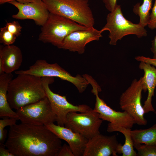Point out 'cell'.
<instances>
[{"mask_svg":"<svg viewBox=\"0 0 156 156\" xmlns=\"http://www.w3.org/2000/svg\"><path fill=\"white\" fill-rule=\"evenodd\" d=\"M18 10L12 17L18 20H32L36 24L42 26L47 21L49 12L42 0H35L31 2L23 3L16 1L9 3Z\"/></svg>","mask_w":156,"mask_h":156,"instance_id":"12","label":"cell"},{"mask_svg":"<svg viewBox=\"0 0 156 156\" xmlns=\"http://www.w3.org/2000/svg\"><path fill=\"white\" fill-rule=\"evenodd\" d=\"M153 0H143L141 5L139 3L133 6V11L140 18L138 23L144 27L147 26L150 15V11L152 8Z\"/></svg>","mask_w":156,"mask_h":156,"instance_id":"21","label":"cell"},{"mask_svg":"<svg viewBox=\"0 0 156 156\" xmlns=\"http://www.w3.org/2000/svg\"><path fill=\"white\" fill-rule=\"evenodd\" d=\"M5 144H0V156H15L9 150L5 148Z\"/></svg>","mask_w":156,"mask_h":156,"instance_id":"30","label":"cell"},{"mask_svg":"<svg viewBox=\"0 0 156 156\" xmlns=\"http://www.w3.org/2000/svg\"><path fill=\"white\" fill-rule=\"evenodd\" d=\"M0 120V143L3 144L6 137L7 131L5 129L7 126L10 127L16 124L17 120L14 118L4 117Z\"/></svg>","mask_w":156,"mask_h":156,"instance_id":"23","label":"cell"},{"mask_svg":"<svg viewBox=\"0 0 156 156\" xmlns=\"http://www.w3.org/2000/svg\"><path fill=\"white\" fill-rule=\"evenodd\" d=\"M139 67L144 72L141 81L143 91L144 92L148 91L147 98L143 106L145 114L150 112H155L152 99L154 96L156 86V68L154 66L143 62H140Z\"/></svg>","mask_w":156,"mask_h":156,"instance_id":"16","label":"cell"},{"mask_svg":"<svg viewBox=\"0 0 156 156\" xmlns=\"http://www.w3.org/2000/svg\"><path fill=\"white\" fill-rule=\"evenodd\" d=\"M10 82L8 99L11 108L17 110L45 98L41 77L28 74H18Z\"/></svg>","mask_w":156,"mask_h":156,"instance_id":"2","label":"cell"},{"mask_svg":"<svg viewBox=\"0 0 156 156\" xmlns=\"http://www.w3.org/2000/svg\"><path fill=\"white\" fill-rule=\"evenodd\" d=\"M21 123L46 126L56 121V115L47 97L16 110Z\"/></svg>","mask_w":156,"mask_h":156,"instance_id":"8","label":"cell"},{"mask_svg":"<svg viewBox=\"0 0 156 156\" xmlns=\"http://www.w3.org/2000/svg\"><path fill=\"white\" fill-rule=\"evenodd\" d=\"M110 12L106 17V24L101 29L103 32L106 30L109 31L110 44L116 45L118 40L129 35H135L138 38L147 35L145 27L139 23H134L125 18L120 5H117Z\"/></svg>","mask_w":156,"mask_h":156,"instance_id":"5","label":"cell"},{"mask_svg":"<svg viewBox=\"0 0 156 156\" xmlns=\"http://www.w3.org/2000/svg\"><path fill=\"white\" fill-rule=\"evenodd\" d=\"M106 9L109 12L112 11L117 5V0H102Z\"/></svg>","mask_w":156,"mask_h":156,"instance_id":"29","label":"cell"},{"mask_svg":"<svg viewBox=\"0 0 156 156\" xmlns=\"http://www.w3.org/2000/svg\"><path fill=\"white\" fill-rule=\"evenodd\" d=\"M103 32L101 29L99 30L94 27L74 31L65 38L61 49L82 54L85 52L86 44L91 42L99 40L102 37Z\"/></svg>","mask_w":156,"mask_h":156,"instance_id":"14","label":"cell"},{"mask_svg":"<svg viewBox=\"0 0 156 156\" xmlns=\"http://www.w3.org/2000/svg\"><path fill=\"white\" fill-rule=\"evenodd\" d=\"M102 121L99 114L91 109L86 112L68 113L64 126L89 140L100 133L99 130Z\"/></svg>","mask_w":156,"mask_h":156,"instance_id":"9","label":"cell"},{"mask_svg":"<svg viewBox=\"0 0 156 156\" xmlns=\"http://www.w3.org/2000/svg\"><path fill=\"white\" fill-rule=\"evenodd\" d=\"M131 129L112 125L109 123L107 131L111 133L118 131L122 133L125 138L124 144L119 143L117 148V153L122 154V156H136L137 154L134 149V143L131 134Z\"/></svg>","mask_w":156,"mask_h":156,"instance_id":"19","label":"cell"},{"mask_svg":"<svg viewBox=\"0 0 156 156\" xmlns=\"http://www.w3.org/2000/svg\"><path fill=\"white\" fill-rule=\"evenodd\" d=\"M16 37L9 31L5 27L1 28L0 42L4 46L12 44L15 42Z\"/></svg>","mask_w":156,"mask_h":156,"instance_id":"24","label":"cell"},{"mask_svg":"<svg viewBox=\"0 0 156 156\" xmlns=\"http://www.w3.org/2000/svg\"><path fill=\"white\" fill-rule=\"evenodd\" d=\"M92 88L91 92L96 96L93 110L99 114L100 118L112 125L131 129L135 124L133 118L126 112L116 111L107 105L99 96V93L101 91V87L95 85Z\"/></svg>","mask_w":156,"mask_h":156,"instance_id":"11","label":"cell"},{"mask_svg":"<svg viewBox=\"0 0 156 156\" xmlns=\"http://www.w3.org/2000/svg\"><path fill=\"white\" fill-rule=\"evenodd\" d=\"M151 49L153 54V58L156 59V35L152 41Z\"/></svg>","mask_w":156,"mask_h":156,"instance_id":"31","label":"cell"},{"mask_svg":"<svg viewBox=\"0 0 156 156\" xmlns=\"http://www.w3.org/2000/svg\"><path fill=\"white\" fill-rule=\"evenodd\" d=\"M15 73L17 75L28 74L39 77H58L72 83L80 93L83 92L89 84L83 76L78 75L73 76L57 63L49 64L44 60H37L28 69L16 71Z\"/></svg>","mask_w":156,"mask_h":156,"instance_id":"6","label":"cell"},{"mask_svg":"<svg viewBox=\"0 0 156 156\" xmlns=\"http://www.w3.org/2000/svg\"><path fill=\"white\" fill-rule=\"evenodd\" d=\"M136 60L149 64L156 67V59L146 57L143 56H138L135 57Z\"/></svg>","mask_w":156,"mask_h":156,"instance_id":"28","label":"cell"},{"mask_svg":"<svg viewBox=\"0 0 156 156\" xmlns=\"http://www.w3.org/2000/svg\"><path fill=\"white\" fill-rule=\"evenodd\" d=\"M61 139L65 141L70 147L74 156H81L88 139L68 128L54 123L46 126Z\"/></svg>","mask_w":156,"mask_h":156,"instance_id":"15","label":"cell"},{"mask_svg":"<svg viewBox=\"0 0 156 156\" xmlns=\"http://www.w3.org/2000/svg\"><path fill=\"white\" fill-rule=\"evenodd\" d=\"M142 77L139 80L135 79L130 86L124 92L119 99L121 109L127 113L134 119L135 124L146 125L147 121L144 117L145 114L141 103Z\"/></svg>","mask_w":156,"mask_h":156,"instance_id":"7","label":"cell"},{"mask_svg":"<svg viewBox=\"0 0 156 156\" xmlns=\"http://www.w3.org/2000/svg\"><path fill=\"white\" fill-rule=\"evenodd\" d=\"M119 143L116 135L100 133L88 140L83 156H117Z\"/></svg>","mask_w":156,"mask_h":156,"instance_id":"13","label":"cell"},{"mask_svg":"<svg viewBox=\"0 0 156 156\" xmlns=\"http://www.w3.org/2000/svg\"><path fill=\"white\" fill-rule=\"evenodd\" d=\"M57 156H74L69 145L64 144L61 148Z\"/></svg>","mask_w":156,"mask_h":156,"instance_id":"27","label":"cell"},{"mask_svg":"<svg viewBox=\"0 0 156 156\" xmlns=\"http://www.w3.org/2000/svg\"><path fill=\"white\" fill-rule=\"evenodd\" d=\"M46 96L50 102L51 107L56 116L58 125L64 126L68 114L72 112H84L91 108L86 105H75L69 103L65 96H62L53 92L49 85L54 81L53 77H41Z\"/></svg>","mask_w":156,"mask_h":156,"instance_id":"10","label":"cell"},{"mask_svg":"<svg viewBox=\"0 0 156 156\" xmlns=\"http://www.w3.org/2000/svg\"><path fill=\"white\" fill-rule=\"evenodd\" d=\"M0 60L5 73H12L20 67L23 60L21 51L14 45L0 46Z\"/></svg>","mask_w":156,"mask_h":156,"instance_id":"17","label":"cell"},{"mask_svg":"<svg viewBox=\"0 0 156 156\" xmlns=\"http://www.w3.org/2000/svg\"><path fill=\"white\" fill-rule=\"evenodd\" d=\"M13 77L12 73L0 75V117L12 118L18 120V116L16 112L12 110L7 98L8 86Z\"/></svg>","mask_w":156,"mask_h":156,"instance_id":"18","label":"cell"},{"mask_svg":"<svg viewBox=\"0 0 156 156\" xmlns=\"http://www.w3.org/2000/svg\"><path fill=\"white\" fill-rule=\"evenodd\" d=\"M89 28L70 19L50 12L47 21L42 26L38 40L61 49L65 38L69 34Z\"/></svg>","mask_w":156,"mask_h":156,"instance_id":"4","label":"cell"},{"mask_svg":"<svg viewBox=\"0 0 156 156\" xmlns=\"http://www.w3.org/2000/svg\"><path fill=\"white\" fill-rule=\"evenodd\" d=\"M137 150V156H156V146L145 144H134Z\"/></svg>","mask_w":156,"mask_h":156,"instance_id":"22","label":"cell"},{"mask_svg":"<svg viewBox=\"0 0 156 156\" xmlns=\"http://www.w3.org/2000/svg\"><path fill=\"white\" fill-rule=\"evenodd\" d=\"M5 27L9 31L16 37L21 34L22 27L17 21L8 22Z\"/></svg>","mask_w":156,"mask_h":156,"instance_id":"25","label":"cell"},{"mask_svg":"<svg viewBox=\"0 0 156 156\" xmlns=\"http://www.w3.org/2000/svg\"><path fill=\"white\" fill-rule=\"evenodd\" d=\"M49 12L72 20L88 28L94 19L88 0H42Z\"/></svg>","mask_w":156,"mask_h":156,"instance_id":"3","label":"cell"},{"mask_svg":"<svg viewBox=\"0 0 156 156\" xmlns=\"http://www.w3.org/2000/svg\"><path fill=\"white\" fill-rule=\"evenodd\" d=\"M35 0H0V4H2L6 3H9L12 1H16L21 3H25L31 2Z\"/></svg>","mask_w":156,"mask_h":156,"instance_id":"32","label":"cell"},{"mask_svg":"<svg viewBox=\"0 0 156 156\" xmlns=\"http://www.w3.org/2000/svg\"><path fill=\"white\" fill-rule=\"evenodd\" d=\"M131 134L134 144L156 146V124L147 129L131 130Z\"/></svg>","mask_w":156,"mask_h":156,"instance_id":"20","label":"cell"},{"mask_svg":"<svg viewBox=\"0 0 156 156\" xmlns=\"http://www.w3.org/2000/svg\"><path fill=\"white\" fill-rule=\"evenodd\" d=\"M155 114H156V112H155Z\"/></svg>","mask_w":156,"mask_h":156,"instance_id":"33","label":"cell"},{"mask_svg":"<svg viewBox=\"0 0 156 156\" xmlns=\"http://www.w3.org/2000/svg\"><path fill=\"white\" fill-rule=\"evenodd\" d=\"M147 26L151 30L156 29V0L155 1L151 12L150 14Z\"/></svg>","mask_w":156,"mask_h":156,"instance_id":"26","label":"cell"},{"mask_svg":"<svg viewBox=\"0 0 156 156\" xmlns=\"http://www.w3.org/2000/svg\"><path fill=\"white\" fill-rule=\"evenodd\" d=\"M5 144L15 156H57L62 146L45 126L21 122L10 127Z\"/></svg>","mask_w":156,"mask_h":156,"instance_id":"1","label":"cell"}]
</instances>
